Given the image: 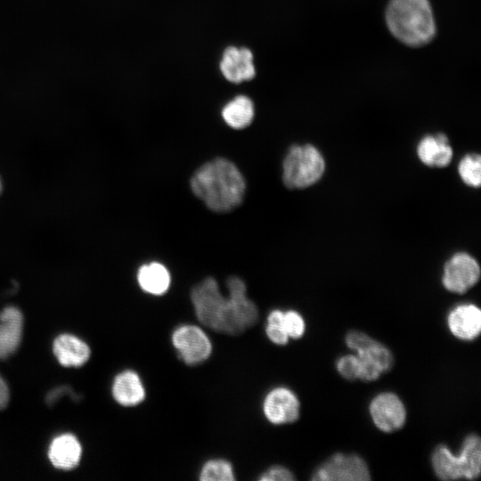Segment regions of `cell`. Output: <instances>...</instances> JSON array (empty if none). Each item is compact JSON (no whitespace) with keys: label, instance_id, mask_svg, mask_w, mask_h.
I'll return each instance as SVG.
<instances>
[{"label":"cell","instance_id":"6da1fadb","mask_svg":"<svg viewBox=\"0 0 481 481\" xmlns=\"http://www.w3.org/2000/svg\"><path fill=\"white\" fill-rule=\"evenodd\" d=\"M224 297L213 277H207L191 291V300L199 322L220 333L239 335L253 327L258 320V309L247 296L244 281L231 276L226 281Z\"/></svg>","mask_w":481,"mask_h":481},{"label":"cell","instance_id":"7a4b0ae2","mask_svg":"<svg viewBox=\"0 0 481 481\" xmlns=\"http://www.w3.org/2000/svg\"><path fill=\"white\" fill-rule=\"evenodd\" d=\"M190 185L194 195L217 213L239 207L246 191L242 174L224 158H216L200 166L192 176Z\"/></svg>","mask_w":481,"mask_h":481},{"label":"cell","instance_id":"3957f363","mask_svg":"<svg viewBox=\"0 0 481 481\" xmlns=\"http://www.w3.org/2000/svg\"><path fill=\"white\" fill-rule=\"evenodd\" d=\"M386 20L390 32L407 45H423L436 33L428 0H390Z\"/></svg>","mask_w":481,"mask_h":481},{"label":"cell","instance_id":"277c9868","mask_svg":"<svg viewBox=\"0 0 481 481\" xmlns=\"http://www.w3.org/2000/svg\"><path fill=\"white\" fill-rule=\"evenodd\" d=\"M459 454L444 444H437L431 453V467L437 478L444 481L477 479L481 474V439L478 435H467Z\"/></svg>","mask_w":481,"mask_h":481},{"label":"cell","instance_id":"5b68a950","mask_svg":"<svg viewBox=\"0 0 481 481\" xmlns=\"http://www.w3.org/2000/svg\"><path fill=\"white\" fill-rule=\"evenodd\" d=\"M325 171L321 151L312 144L292 145L282 161V181L289 189H305L317 183Z\"/></svg>","mask_w":481,"mask_h":481},{"label":"cell","instance_id":"8992f818","mask_svg":"<svg viewBox=\"0 0 481 481\" xmlns=\"http://www.w3.org/2000/svg\"><path fill=\"white\" fill-rule=\"evenodd\" d=\"M371 471L365 460L356 453L336 452L312 473L314 481H369Z\"/></svg>","mask_w":481,"mask_h":481},{"label":"cell","instance_id":"52a82bcc","mask_svg":"<svg viewBox=\"0 0 481 481\" xmlns=\"http://www.w3.org/2000/svg\"><path fill=\"white\" fill-rule=\"evenodd\" d=\"M480 278V266L477 259L466 252H457L444 264L442 273L444 288L455 294H464L473 288Z\"/></svg>","mask_w":481,"mask_h":481},{"label":"cell","instance_id":"ba28073f","mask_svg":"<svg viewBox=\"0 0 481 481\" xmlns=\"http://www.w3.org/2000/svg\"><path fill=\"white\" fill-rule=\"evenodd\" d=\"M171 340L178 356L187 365L206 361L212 352L209 338L197 325L183 324L177 327L172 333Z\"/></svg>","mask_w":481,"mask_h":481},{"label":"cell","instance_id":"9c48e42d","mask_svg":"<svg viewBox=\"0 0 481 481\" xmlns=\"http://www.w3.org/2000/svg\"><path fill=\"white\" fill-rule=\"evenodd\" d=\"M369 414L374 426L384 433H393L401 429L407 419V412L403 400L394 392L377 394L369 404Z\"/></svg>","mask_w":481,"mask_h":481},{"label":"cell","instance_id":"30bf717a","mask_svg":"<svg viewBox=\"0 0 481 481\" xmlns=\"http://www.w3.org/2000/svg\"><path fill=\"white\" fill-rule=\"evenodd\" d=\"M263 412L266 420L272 424L293 423L300 416V402L291 389L277 387L265 395L263 402Z\"/></svg>","mask_w":481,"mask_h":481},{"label":"cell","instance_id":"8fae6325","mask_svg":"<svg viewBox=\"0 0 481 481\" xmlns=\"http://www.w3.org/2000/svg\"><path fill=\"white\" fill-rule=\"evenodd\" d=\"M345 342L360 359L370 362L383 373L389 371L394 365V355L390 349L360 330H350L346 334Z\"/></svg>","mask_w":481,"mask_h":481},{"label":"cell","instance_id":"7c38bea8","mask_svg":"<svg viewBox=\"0 0 481 481\" xmlns=\"http://www.w3.org/2000/svg\"><path fill=\"white\" fill-rule=\"evenodd\" d=\"M219 69L223 77L231 83L249 81L256 76L253 53L247 47L230 45L223 52Z\"/></svg>","mask_w":481,"mask_h":481},{"label":"cell","instance_id":"4fadbf2b","mask_svg":"<svg viewBox=\"0 0 481 481\" xmlns=\"http://www.w3.org/2000/svg\"><path fill=\"white\" fill-rule=\"evenodd\" d=\"M446 322L453 337L473 341L481 332V310L472 303L458 305L448 313Z\"/></svg>","mask_w":481,"mask_h":481},{"label":"cell","instance_id":"5bb4252c","mask_svg":"<svg viewBox=\"0 0 481 481\" xmlns=\"http://www.w3.org/2000/svg\"><path fill=\"white\" fill-rule=\"evenodd\" d=\"M23 330V316L14 306L0 313V359L13 354L20 346Z\"/></svg>","mask_w":481,"mask_h":481},{"label":"cell","instance_id":"9a60e30c","mask_svg":"<svg viewBox=\"0 0 481 481\" xmlns=\"http://www.w3.org/2000/svg\"><path fill=\"white\" fill-rule=\"evenodd\" d=\"M452 155L448 138L442 133L424 136L417 146L419 159L428 167H445L450 164Z\"/></svg>","mask_w":481,"mask_h":481},{"label":"cell","instance_id":"2e32d148","mask_svg":"<svg viewBox=\"0 0 481 481\" xmlns=\"http://www.w3.org/2000/svg\"><path fill=\"white\" fill-rule=\"evenodd\" d=\"M81 453V444L71 434H62L53 438L48 450L52 464L65 470L71 469L78 464Z\"/></svg>","mask_w":481,"mask_h":481},{"label":"cell","instance_id":"e0dca14e","mask_svg":"<svg viewBox=\"0 0 481 481\" xmlns=\"http://www.w3.org/2000/svg\"><path fill=\"white\" fill-rule=\"evenodd\" d=\"M112 395L117 403L123 406H135L145 398V388L140 376L134 371H124L118 374L112 385Z\"/></svg>","mask_w":481,"mask_h":481},{"label":"cell","instance_id":"ac0fdd59","mask_svg":"<svg viewBox=\"0 0 481 481\" xmlns=\"http://www.w3.org/2000/svg\"><path fill=\"white\" fill-rule=\"evenodd\" d=\"M53 349L59 363L66 367L82 366L90 357L89 346L78 338L69 334L57 337Z\"/></svg>","mask_w":481,"mask_h":481},{"label":"cell","instance_id":"d6986e66","mask_svg":"<svg viewBox=\"0 0 481 481\" xmlns=\"http://www.w3.org/2000/svg\"><path fill=\"white\" fill-rule=\"evenodd\" d=\"M137 281L141 289L146 293L160 296L167 291L171 277L166 266L160 263L152 262L139 268Z\"/></svg>","mask_w":481,"mask_h":481},{"label":"cell","instance_id":"ffe728a7","mask_svg":"<svg viewBox=\"0 0 481 481\" xmlns=\"http://www.w3.org/2000/svg\"><path fill=\"white\" fill-rule=\"evenodd\" d=\"M222 118L230 127L243 129L249 126L255 116L252 100L247 95H237L222 109Z\"/></svg>","mask_w":481,"mask_h":481},{"label":"cell","instance_id":"44dd1931","mask_svg":"<svg viewBox=\"0 0 481 481\" xmlns=\"http://www.w3.org/2000/svg\"><path fill=\"white\" fill-rule=\"evenodd\" d=\"M234 479L232 465L224 459L206 461L200 472L201 481H233Z\"/></svg>","mask_w":481,"mask_h":481},{"label":"cell","instance_id":"7402d4cb","mask_svg":"<svg viewBox=\"0 0 481 481\" xmlns=\"http://www.w3.org/2000/svg\"><path fill=\"white\" fill-rule=\"evenodd\" d=\"M458 173L468 186L478 188L481 183V158L477 153L466 154L459 162Z\"/></svg>","mask_w":481,"mask_h":481},{"label":"cell","instance_id":"603a6c76","mask_svg":"<svg viewBox=\"0 0 481 481\" xmlns=\"http://www.w3.org/2000/svg\"><path fill=\"white\" fill-rule=\"evenodd\" d=\"M283 311L275 309L270 312L265 326V334L269 340L278 346L286 345L289 338L283 328Z\"/></svg>","mask_w":481,"mask_h":481},{"label":"cell","instance_id":"cb8c5ba5","mask_svg":"<svg viewBox=\"0 0 481 481\" xmlns=\"http://www.w3.org/2000/svg\"><path fill=\"white\" fill-rule=\"evenodd\" d=\"M335 368L338 373L346 380L355 381L360 379V360L355 353L338 357L336 361Z\"/></svg>","mask_w":481,"mask_h":481},{"label":"cell","instance_id":"d4e9b609","mask_svg":"<svg viewBox=\"0 0 481 481\" xmlns=\"http://www.w3.org/2000/svg\"><path fill=\"white\" fill-rule=\"evenodd\" d=\"M282 323L289 338L298 339L304 336L306 322L304 317L298 311L287 310L283 312Z\"/></svg>","mask_w":481,"mask_h":481},{"label":"cell","instance_id":"484cf974","mask_svg":"<svg viewBox=\"0 0 481 481\" xmlns=\"http://www.w3.org/2000/svg\"><path fill=\"white\" fill-rule=\"evenodd\" d=\"M260 481H293L294 474L283 466H273L266 469L258 478Z\"/></svg>","mask_w":481,"mask_h":481},{"label":"cell","instance_id":"4316f807","mask_svg":"<svg viewBox=\"0 0 481 481\" xmlns=\"http://www.w3.org/2000/svg\"><path fill=\"white\" fill-rule=\"evenodd\" d=\"M64 394L70 395L73 400H77L79 397L69 387L62 386L51 390L45 397V402L47 404L52 405L56 403Z\"/></svg>","mask_w":481,"mask_h":481},{"label":"cell","instance_id":"83f0119b","mask_svg":"<svg viewBox=\"0 0 481 481\" xmlns=\"http://www.w3.org/2000/svg\"><path fill=\"white\" fill-rule=\"evenodd\" d=\"M9 398V387L4 379L0 376V410L6 407Z\"/></svg>","mask_w":481,"mask_h":481},{"label":"cell","instance_id":"f1b7e54d","mask_svg":"<svg viewBox=\"0 0 481 481\" xmlns=\"http://www.w3.org/2000/svg\"><path fill=\"white\" fill-rule=\"evenodd\" d=\"M2 192V183H1V179H0V193Z\"/></svg>","mask_w":481,"mask_h":481}]
</instances>
